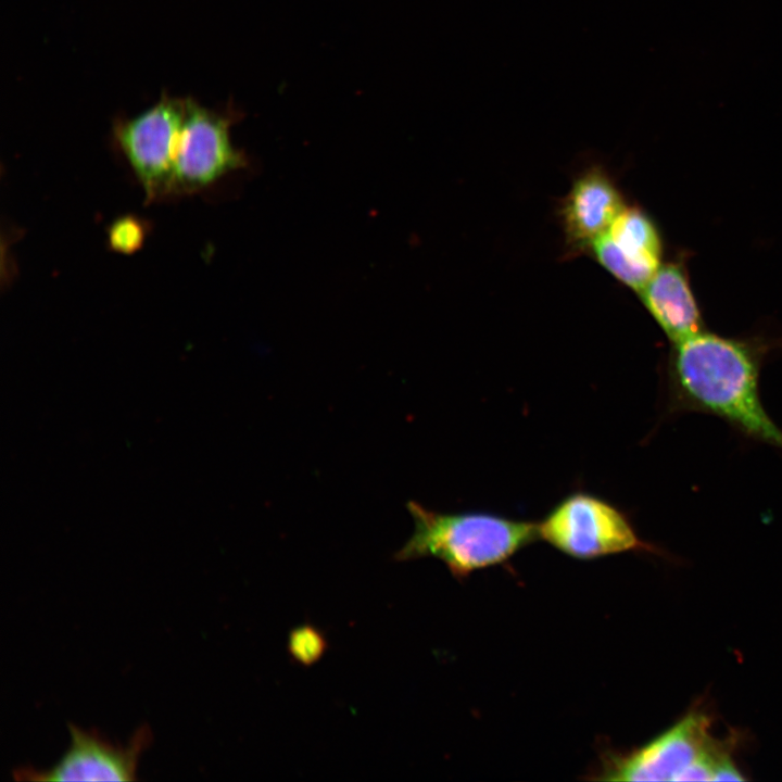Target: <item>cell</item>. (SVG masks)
Listing matches in <instances>:
<instances>
[{
    "label": "cell",
    "mask_w": 782,
    "mask_h": 782,
    "mask_svg": "<svg viewBox=\"0 0 782 782\" xmlns=\"http://www.w3.org/2000/svg\"><path fill=\"white\" fill-rule=\"evenodd\" d=\"M325 642L320 634L310 627L294 631L290 639V649L295 659L303 664L316 660L324 651Z\"/></svg>",
    "instance_id": "cell-12"
},
{
    "label": "cell",
    "mask_w": 782,
    "mask_h": 782,
    "mask_svg": "<svg viewBox=\"0 0 782 782\" xmlns=\"http://www.w3.org/2000/svg\"><path fill=\"white\" fill-rule=\"evenodd\" d=\"M240 117L241 112L231 105L223 111L209 110L187 99L169 195L200 191L249 165L247 154L230 139V127Z\"/></svg>",
    "instance_id": "cell-4"
},
{
    "label": "cell",
    "mask_w": 782,
    "mask_h": 782,
    "mask_svg": "<svg viewBox=\"0 0 782 782\" xmlns=\"http://www.w3.org/2000/svg\"><path fill=\"white\" fill-rule=\"evenodd\" d=\"M639 293L645 307L673 343L703 330L701 312L680 265H660Z\"/></svg>",
    "instance_id": "cell-10"
},
{
    "label": "cell",
    "mask_w": 782,
    "mask_h": 782,
    "mask_svg": "<svg viewBox=\"0 0 782 782\" xmlns=\"http://www.w3.org/2000/svg\"><path fill=\"white\" fill-rule=\"evenodd\" d=\"M148 234L147 223L133 215L115 219L108 229L110 248L129 254L140 249Z\"/></svg>",
    "instance_id": "cell-11"
},
{
    "label": "cell",
    "mask_w": 782,
    "mask_h": 782,
    "mask_svg": "<svg viewBox=\"0 0 782 782\" xmlns=\"http://www.w3.org/2000/svg\"><path fill=\"white\" fill-rule=\"evenodd\" d=\"M538 537L578 559L651 550L622 510L583 491L559 501L538 524Z\"/></svg>",
    "instance_id": "cell-3"
},
{
    "label": "cell",
    "mask_w": 782,
    "mask_h": 782,
    "mask_svg": "<svg viewBox=\"0 0 782 782\" xmlns=\"http://www.w3.org/2000/svg\"><path fill=\"white\" fill-rule=\"evenodd\" d=\"M71 743L55 766L39 771L22 768L15 772L20 780L36 781H130L135 780L138 758L150 741V731L140 728L126 746L113 745L70 723Z\"/></svg>",
    "instance_id": "cell-7"
},
{
    "label": "cell",
    "mask_w": 782,
    "mask_h": 782,
    "mask_svg": "<svg viewBox=\"0 0 782 782\" xmlns=\"http://www.w3.org/2000/svg\"><path fill=\"white\" fill-rule=\"evenodd\" d=\"M406 507L414 531L394 559L434 557L458 579L502 564L539 539L538 524L526 520L484 512L441 513L416 501H408Z\"/></svg>",
    "instance_id": "cell-2"
},
{
    "label": "cell",
    "mask_w": 782,
    "mask_h": 782,
    "mask_svg": "<svg viewBox=\"0 0 782 782\" xmlns=\"http://www.w3.org/2000/svg\"><path fill=\"white\" fill-rule=\"evenodd\" d=\"M592 248L598 262L625 285L640 291L660 267L661 241L652 219L623 209Z\"/></svg>",
    "instance_id": "cell-8"
},
{
    "label": "cell",
    "mask_w": 782,
    "mask_h": 782,
    "mask_svg": "<svg viewBox=\"0 0 782 782\" xmlns=\"http://www.w3.org/2000/svg\"><path fill=\"white\" fill-rule=\"evenodd\" d=\"M625 209L621 195L606 174L592 169L577 179L568 193L563 218L568 240L592 245Z\"/></svg>",
    "instance_id": "cell-9"
},
{
    "label": "cell",
    "mask_w": 782,
    "mask_h": 782,
    "mask_svg": "<svg viewBox=\"0 0 782 782\" xmlns=\"http://www.w3.org/2000/svg\"><path fill=\"white\" fill-rule=\"evenodd\" d=\"M764 355L757 342L704 330L676 342L668 373L672 408L711 414L782 450V430L759 394Z\"/></svg>",
    "instance_id": "cell-1"
},
{
    "label": "cell",
    "mask_w": 782,
    "mask_h": 782,
    "mask_svg": "<svg viewBox=\"0 0 782 782\" xmlns=\"http://www.w3.org/2000/svg\"><path fill=\"white\" fill-rule=\"evenodd\" d=\"M709 719L702 712L685 715L640 748L608 753L593 777L601 781H678L711 737Z\"/></svg>",
    "instance_id": "cell-6"
},
{
    "label": "cell",
    "mask_w": 782,
    "mask_h": 782,
    "mask_svg": "<svg viewBox=\"0 0 782 782\" xmlns=\"http://www.w3.org/2000/svg\"><path fill=\"white\" fill-rule=\"evenodd\" d=\"M187 99L162 96L151 109L113 125V138L146 193V202L169 195Z\"/></svg>",
    "instance_id": "cell-5"
}]
</instances>
